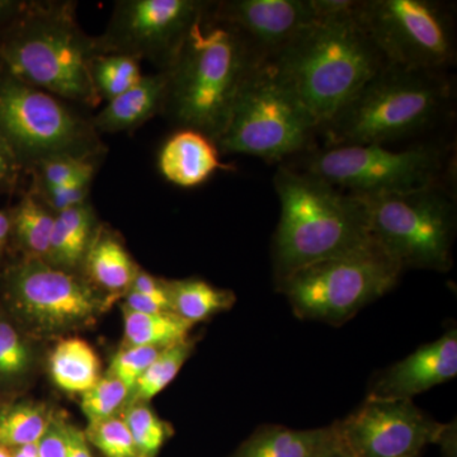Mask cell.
<instances>
[{
    "label": "cell",
    "mask_w": 457,
    "mask_h": 457,
    "mask_svg": "<svg viewBox=\"0 0 457 457\" xmlns=\"http://www.w3.org/2000/svg\"><path fill=\"white\" fill-rule=\"evenodd\" d=\"M341 445L335 423L314 429L263 425L231 457H326Z\"/></svg>",
    "instance_id": "cell-19"
},
{
    "label": "cell",
    "mask_w": 457,
    "mask_h": 457,
    "mask_svg": "<svg viewBox=\"0 0 457 457\" xmlns=\"http://www.w3.org/2000/svg\"><path fill=\"white\" fill-rule=\"evenodd\" d=\"M33 350L21 329L0 303V400L18 386L31 371Z\"/></svg>",
    "instance_id": "cell-26"
},
{
    "label": "cell",
    "mask_w": 457,
    "mask_h": 457,
    "mask_svg": "<svg viewBox=\"0 0 457 457\" xmlns=\"http://www.w3.org/2000/svg\"><path fill=\"white\" fill-rule=\"evenodd\" d=\"M215 141L191 129H179L165 141L158 165L168 182L182 188L204 185L219 170H233L222 163Z\"/></svg>",
    "instance_id": "cell-17"
},
{
    "label": "cell",
    "mask_w": 457,
    "mask_h": 457,
    "mask_svg": "<svg viewBox=\"0 0 457 457\" xmlns=\"http://www.w3.org/2000/svg\"><path fill=\"white\" fill-rule=\"evenodd\" d=\"M125 347L163 348L188 339L194 324L179 317L176 312H165L156 314L137 312L122 306Z\"/></svg>",
    "instance_id": "cell-25"
},
{
    "label": "cell",
    "mask_w": 457,
    "mask_h": 457,
    "mask_svg": "<svg viewBox=\"0 0 457 457\" xmlns=\"http://www.w3.org/2000/svg\"><path fill=\"white\" fill-rule=\"evenodd\" d=\"M354 16L386 65L446 73L456 64L451 4L436 0H356Z\"/></svg>",
    "instance_id": "cell-11"
},
{
    "label": "cell",
    "mask_w": 457,
    "mask_h": 457,
    "mask_svg": "<svg viewBox=\"0 0 457 457\" xmlns=\"http://www.w3.org/2000/svg\"><path fill=\"white\" fill-rule=\"evenodd\" d=\"M66 457H92L86 433L66 426Z\"/></svg>",
    "instance_id": "cell-40"
},
{
    "label": "cell",
    "mask_w": 457,
    "mask_h": 457,
    "mask_svg": "<svg viewBox=\"0 0 457 457\" xmlns=\"http://www.w3.org/2000/svg\"><path fill=\"white\" fill-rule=\"evenodd\" d=\"M86 437L106 457H139L122 417L113 416L88 426Z\"/></svg>",
    "instance_id": "cell-33"
},
{
    "label": "cell",
    "mask_w": 457,
    "mask_h": 457,
    "mask_svg": "<svg viewBox=\"0 0 457 457\" xmlns=\"http://www.w3.org/2000/svg\"><path fill=\"white\" fill-rule=\"evenodd\" d=\"M130 396V390L113 376L101 378L88 392L82 394V411L89 425L116 416L125 400Z\"/></svg>",
    "instance_id": "cell-31"
},
{
    "label": "cell",
    "mask_w": 457,
    "mask_h": 457,
    "mask_svg": "<svg viewBox=\"0 0 457 457\" xmlns=\"http://www.w3.org/2000/svg\"><path fill=\"white\" fill-rule=\"evenodd\" d=\"M23 170L7 143L0 137V195L13 192Z\"/></svg>",
    "instance_id": "cell-37"
},
{
    "label": "cell",
    "mask_w": 457,
    "mask_h": 457,
    "mask_svg": "<svg viewBox=\"0 0 457 457\" xmlns=\"http://www.w3.org/2000/svg\"><path fill=\"white\" fill-rule=\"evenodd\" d=\"M212 4L165 71L167 97L162 116L216 144L246 75L262 60L236 27L213 16Z\"/></svg>",
    "instance_id": "cell-2"
},
{
    "label": "cell",
    "mask_w": 457,
    "mask_h": 457,
    "mask_svg": "<svg viewBox=\"0 0 457 457\" xmlns=\"http://www.w3.org/2000/svg\"><path fill=\"white\" fill-rule=\"evenodd\" d=\"M3 404H4V403H3L2 400H0V407H2Z\"/></svg>",
    "instance_id": "cell-45"
},
{
    "label": "cell",
    "mask_w": 457,
    "mask_h": 457,
    "mask_svg": "<svg viewBox=\"0 0 457 457\" xmlns=\"http://www.w3.org/2000/svg\"><path fill=\"white\" fill-rule=\"evenodd\" d=\"M209 5L207 0H120L104 32L96 36L98 55L131 56L168 71Z\"/></svg>",
    "instance_id": "cell-13"
},
{
    "label": "cell",
    "mask_w": 457,
    "mask_h": 457,
    "mask_svg": "<svg viewBox=\"0 0 457 457\" xmlns=\"http://www.w3.org/2000/svg\"><path fill=\"white\" fill-rule=\"evenodd\" d=\"M140 267L112 228L99 224L86 258L82 275L99 294L110 297L125 295Z\"/></svg>",
    "instance_id": "cell-20"
},
{
    "label": "cell",
    "mask_w": 457,
    "mask_h": 457,
    "mask_svg": "<svg viewBox=\"0 0 457 457\" xmlns=\"http://www.w3.org/2000/svg\"><path fill=\"white\" fill-rule=\"evenodd\" d=\"M13 457H41L37 444L26 445V446L13 449Z\"/></svg>",
    "instance_id": "cell-42"
},
{
    "label": "cell",
    "mask_w": 457,
    "mask_h": 457,
    "mask_svg": "<svg viewBox=\"0 0 457 457\" xmlns=\"http://www.w3.org/2000/svg\"><path fill=\"white\" fill-rule=\"evenodd\" d=\"M139 457H155L170 435L163 422L146 403H132L122 416Z\"/></svg>",
    "instance_id": "cell-30"
},
{
    "label": "cell",
    "mask_w": 457,
    "mask_h": 457,
    "mask_svg": "<svg viewBox=\"0 0 457 457\" xmlns=\"http://www.w3.org/2000/svg\"><path fill=\"white\" fill-rule=\"evenodd\" d=\"M130 311L137 312H147V314H156V312H170L163 303L155 302L150 297L144 296L139 293L129 290L125 294V305Z\"/></svg>",
    "instance_id": "cell-39"
},
{
    "label": "cell",
    "mask_w": 457,
    "mask_h": 457,
    "mask_svg": "<svg viewBox=\"0 0 457 457\" xmlns=\"http://www.w3.org/2000/svg\"><path fill=\"white\" fill-rule=\"evenodd\" d=\"M192 351L194 343L189 339L162 350L132 389L131 403H146L163 392L177 378Z\"/></svg>",
    "instance_id": "cell-29"
},
{
    "label": "cell",
    "mask_w": 457,
    "mask_h": 457,
    "mask_svg": "<svg viewBox=\"0 0 457 457\" xmlns=\"http://www.w3.org/2000/svg\"><path fill=\"white\" fill-rule=\"evenodd\" d=\"M51 420L45 405L32 402L4 403L0 407V446L13 450L37 444Z\"/></svg>",
    "instance_id": "cell-27"
},
{
    "label": "cell",
    "mask_w": 457,
    "mask_h": 457,
    "mask_svg": "<svg viewBox=\"0 0 457 457\" xmlns=\"http://www.w3.org/2000/svg\"><path fill=\"white\" fill-rule=\"evenodd\" d=\"M0 457H13V450L0 446Z\"/></svg>",
    "instance_id": "cell-44"
},
{
    "label": "cell",
    "mask_w": 457,
    "mask_h": 457,
    "mask_svg": "<svg viewBox=\"0 0 457 457\" xmlns=\"http://www.w3.org/2000/svg\"><path fill=\"white\" fill-rule=\"evenodd\" d=\"M404 270L375 240L315 262L276 286L303 320L342 326L390 293Z\"/></svg>",
    "instance_id": "cell-9"
},
{
    "label": "cell",
    "mask_w": 457,
    "mask_h": 457,
    "mask_svg": "<svg viewBox=\"0 0 457 457\" xmlns=\"http://www.w3.org/2000/svg\"><path fill=\"white\" fill-rule=\"evenodd\" d=\"M212 12L236 27L262 62L275 59L319 17L315 0H222Z\"/></svg>",
    "instance_id": "cell-15"
},
{
    "label": "cell",
    "mask_w": 457,
    "mask_h": 457,
    "mask_svg": "<svg viewBox=\"0 0 457 457\" xmlns=\"http://www.w3.org/2000/svg\"><path fill=\"white\" fill-rule=\"evenodd\" d=\"M0 137L23 171L45 161L75 158L104 161L107 146L74 104L0 69Z\"/></svg>",
    "instance_id": "cell-6"
},
{
    "label": "cell",
    "mask_w": 457,
    "mask_h": 457,
    "mask_svg": "<svg viewBox=\"0 0 457 457\" xmlns=\"http://www.w3.org/2000/svg\"><path fill=\"white\" fill-rule=\"evenodd\" d=\"M165 71L143 75L139 82L90 116L99 135L134 132L153 117L163 113L167 97Z\"/></svg>",
    "instance_id": "cell-18"
},
{
    "label": "cell",
    "mask_w": 457,
    "mask_h": 457,
    "mask_svg": "<svg viewBox=\"0 0 457 457\" xmlns=\"http://www.w3.org/2000/svg\"><path fill=\"white\" fill-rule=\"evenodd\" d=\"M0 294L9 317L23 332L38 336L88 327L108 302L80 273L26 258L0 273Z\"/></svg>",
    "instance_id": "cell-12"
},
{
    "label": "cell",
    "mask_w": 457,
    "mask_h": 457,
    "mask_svg": "<svg viewBox=\"0 0 457 457\" xmlns=\"http://www.w3.org/2000/svg\"><path fill=\"white\" fill-rule=\"evenodd\" d=\"M161 351V348L145 347V345L123 347L111 361L107 375L113 376L117 380L121 381L131 394L141 375L152 365Z\"/></svg>",
    "instance_id": "cell-34"
},
{
    "label": "cell",
    "mask_w": 457,
    "mask_h": 457,
    "mask_svg": "<svg viewBox=\"0 0 457 457\" xmlns=\"http://www.w3.org/2000/svg\"><path fill=\"white\" fill-rule=\"evenodd\" d=\"M326 457H352L350 453H348V451L343 447V445L341 446L337 447L336 450H333L332 453H328Z\"/></svg>",
    "instance_id": "cell-43"
},
{
    "label": "cell",
    "mask_w": 457,
    "mask_h": 457,
    "mask_svg": "<svg viewBox=\"0 0 457 457\" xmlns=\"http://www.w3.org/2000/svg\"><path fill=\"white\" fill-rule=\"evenodd\" d=\"M41 457H66V425L51 420L49 428L38 442Z\"/></svg>",
    "instance_id": "cell-38"
},
{
    "label": "cell",
    "mask_w": 457,
    "mask_h": 457,
    "mask_svg": "<svg viewBox=\"0 0 457 457\" xmlns=\"http://www.w3.org/2000/svg\"><path fill=\"white\" fill-rule=\"evenodd\" d=\"M318 134L317 122L272 62H258L240 87L216 146L221 154L278 163L314 149Z\"/></svg>",
    "instance_id": "cell-7"
},
{
    "label": "cell",
    "mask_w": 457,
    "mask_h": 457,
    "mask_svg": "<svg viewBox=\"0 0 457 457\" xmlns=\"http://www.w3.org/2000/svg\"><path fill=\"white\" fill-rule=\"evenodd\" d=\"M98 55L96 36L78 22L77 2H27L0 33V69L74 106L102 104L90 79Z\"/></svg>",
    "instance_id": "cell-3"
},
{
    "label": "cell",
    "mask_w": 457,
    "mask_h": 457,
    "mask_svg": "<svg viewBox=\"0 0 457 457\" xmlns=\"http://www.w3.org/2000/svg\"><path fill=\"white\" fill-rule=\"evenodd\" d=\"M457 375V332L451 329L378 375L368 399L411 400Z\"/></svg>",
    "instance_id": "cell-16"
},
{
    "label": "cell",
    "mask_w": 457,
    "mask_h": 457,
    "mask_svg": "<svg viewBox=\"0 0 457 457\" xmlns=\"http://www.w3.org/2000/svg\"><path fill=\"white\" fill-rule=\"evenodd\" d=\"M130 290L150 297V299L155 300V302L163 303L170 312H173L171 311L168 281H165V279L156 278L155 276L150 275L146 270L139 269L137 276H135L134 282H132Z\"/></svg>",
    "instance_id": "cell-36"
},
{
    "label": "cell",
    "mask_w": 457,
    "mask_h": 457,
    "mask_svg": "<svg viewBox=\"0 0 457 457\" xmlns=\"http://www.w3.org/2000/svg\"><path fill=\"white\" fill-rule=\"evenodd\" d=\"M273 185L281 207L270 251L276 286L297 270L371 240L365 210L353 195L288 164L276 171Z\"/></svg>",
    "instance_id": "cell-4"
},
{
    "label": "cell",
    "mask_w": 457,
    "mask_h": 457,
    "mask_svg": "<svg viewBox=\"0 0 457 457\" xmlns=\"http://www.w3.org/2000/svg\"><path fill=\"white\" fill-rule=\"evenodd\" d=\"M27 2L0 0V26H8L26 7Z\"/></svg>",
    "instance_id": "cell-41"
},
{
    "label": "cell",
    "mask_w": 457,
    "mask_h": 457,
    "mask_svg": "<svg viewBox=\"0 0 457 457\" xmlns=\"http://www.w3.org/2000/svg\"><path fill=\"white\" fill-rule=\"evenodd\" d=\"M139 60L131 56L104 54L90 62V79L99 101L110 102L135 86L141 74Z\"/></svg>",
    "instance_id": "cell-28"
},
{
    "label": "cell",
    "mask_w": 457,
    "mask_h": 457,
    "mask_svg": "<svg viewBox=\"0 0 457 457\" xmlns=\"http://www.w3.org/2000/svg\"><path fill=\"white\" fill-rule=\"evenodd\" d=\"M335 426L352 457H420L428 445L440 444L451 429L411 400L368 398Z\"/></svg>",
    "instance_id": "cell-14"
},
{
    "label": "cell",
    "mask_w": 457,
    "mask_h": 457,
    "mask_svg": "<svg viewBox=\"0 0 457 457\" xmlns=\"http://www.w3.org/2000/svg\"><path fill=\"white\" fill-rule=\"evenodd\" d=\"M319 17L270 60L319 130L385 62L354 16L356 0H315Z\"/></svg>",
    "instance_id": "cell-1"
},
{
    "label": "cell",
    "mask_w": 457,
    "mask_h": 457,
    "mask_svg": "<svg viewBox=\"0 0 457 457\" xmlns=\"http://www.w3.org/2000/svg\"><path fill=\"white\" fill-rule=\"evenodd\" d=\"M453 80L444 71L385 65L326 123V146L383 145L422 134L453 110Z\"/></svg>",
    "instance_id": "cell-5"
},
{
    "label": "cell",
    "mask_w": 457,
    "mask_h": 457,
    "mask_svg": "<svg viewBox=\"0 0 457 457\" xmlns=\"http://www.w3.org/2000/svg\"><path fill=\"white\" fill-rule=\"evenodd\" d=\"M168 290L171 311L194 326L228 311L237 302L233 291L215 287L201 278L168 281Z\"/></svg>",
    "instance_id": "cell-24"
},
{
    "label": "cell",
    "mask_w": 457,
    "mask_h": 457,
    "mask_svg": "<svg viewBox=\"0 0 457 457\" xmlns=\"http://www.w3.org/2000/svg\"><path fill=\"white\" fill-rule=\"evenodd\" d=\"M12 210V242L21 258L46 261L55 213L29 189Z\"/></svg>",
    "instance_id": "cell-23"
},
{
    "label": "cell",
    "mask_w": 457,
    "mask_h": 457,
    "mask_svg": "<svg viewBox=\"0 0 457 457\" xmlns=\"http://www.w3.org/2000/svg\"><path fill=\"white\" fill-rule=\"evenodd\" d=\"M96 171L83 174L73 180H71L60 187L46 189V191L35 192L42 203L54 213L64 212L66 209L77 206L89 200L90 187L95 179Z\"/></svg>",
    "instance_id": "cell-35"
},
{
    "label": "cell",
    "mask_w": 457,
    "mask_h": 457,
    "mask_svg": "<svg viewBox=\"0 0 457 457\" xmlns=\"http://www.w3.org/2000/svg\"><path fill=\"white\" fill-rule=\"evenodd\" d=\"M49 368L54 383L68 393L88 392L102 378L97 352L78 337L57 343L50 354Z\"/></svg>",
    "instance_id": "cell-22"
},
{
    "label": "cell",
    "mask_w": 457,
    "mask_h": 457,
    "mask_svg": "<svg viewBox=\"0 0 457 457\" xmlns=\"http://www.w3.org/2000/svg\"><path fill=\"white\" fill-rule=\"evenodd\" d=\"M356 197L365 210L370 237L403 270L447 272L453 266L455 185Z\"/></svg>",
    "instance_id": "cell-10"
},
{
    "label": "cell",
    "mask_w": 457,
    "mask_h": 457,
    "mask_svg": "<svg viewBox=\"0 0 457 457\" xmlns=\"http://www.w3.org/2000/svg\"><path fill=\"white\" fill-rule=\"evenodd\" d=\"M291 164L353 196L408 194L455 185V156L440 144L404 150L383 145L314 147ZM297 156V158H300Z\"/></svg>",
    "instance_id": "cell-8"
},
{
    "label": "cell",
    "mask_w": 457,
    "mask_h": 457,
    "mask_svg": "<svg viewBox=\"0 0 457 457\" xmlns=\"http://www.w3.org/2000/svg\"><path fill=\"white\" fill-rule=\"evenodd\" d=\"M99 224L90 200L55 213L49 254L45 262L56 269L82 275L84 258Z\"/></svg>",
    "instance_id": "cell-21"
},
{
    "label": "cell",
    "mask_w": 457,
    "mask_h": 457,
    "mask_svg": "<svg viewBox=\"0 0 457 457\" xmlns=\"http://www.w3.org/2000/svg\"><path fill=\"white\" fill-rule=\"evenodd\" d=\"M101 162L75 158L50 159L36 165L27 174L32 177V191H46L60 187L83 174L97 171Z\"/></svg>",
    "instance_id": "cell-32"
}]
</instances>
